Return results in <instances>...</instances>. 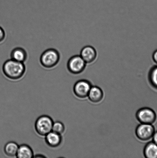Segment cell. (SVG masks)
I'll use <instances>...</instances> for the list:
<instances>
[{"instance_id": "obj_1", "label": "cell", "mask_w": 157, "mask_h": 158, "mask_svg": "<svg viewBox=\"0 0 157 158\" xmlns=\"http://www.w3.org/2000/svg\"><path fill=\"white\" fill-rule=\"evenodd\" d=\"M26 68L23 63L10 59L5 62L2 66L3 74L10 80H16L21 78L25 75Z\"/></svg>"}, {"instance_id": "obj_2", "label": "cell", "mask_w": 157, "mask_h": 158, "mask_svg": "<svg viewBox=\"0 0 157 158\" xmlns=\"http://www.w3.org/2000/svg\"><path fill=\"white\" fill-rule=\"evenodd\" d=\"M59 52L56 49L50 48L44 51L40 58V61L43 67L47 69L55 68L59 63Z\"/></svg>"}, {"instance_id": "obj_3", "label": "cell", "mask_w": 157, "mask_h": 158, "mask_svg": "<svg viewBox=\"0 0 157 158\" xmlns=\"http://www.w3.org/2000/svg\"><path fill=\"white\" fill-rule=\"evenodd\" d=\"M53 122L49 116L43 115L40 116L35 122V131L38 135L45 136L52 131Z\"/></svg>"}, {"instance_id": "obj_4", "label": "cell", "mask_w": 157, "mask_h": 158, "mask_svg": "<svg viewBox=\"0 0 157 158\" xmlns=\"http://www.w3.org/2000/svg\"><path fill=\"white\" fill-rule=\"evenodd\" d=\"M87 63L80 55L73 56L69 59L67 63L68 70L73 75L81 73L85 69Z\"/></svg>"}, {"instance_id": "obj_5", "label": "cell", "mask_w": 157, "mask_h": 158, "mask_svg": "<svg viewBox=\"0 0 157 158\" xmlns=\"http://www.w3.org/2000/svg\"><path fill=\"white\" fill-rule=\"evenodd\" d=\"M136 117L141 123L153 124L156 121V113L151 108H143L139 109L136 113Z\"/></svg>"}, {"instance_id": "obj_6", "label": "cell", "mask_w": 157, "mask_h": 158, "mask_svg": "<svg viewBox=\"0 0 157 158\" xmlns=\"http://www.w3.org/2000/svg\"><path fill=\"white\" fill-rule=\"evenodd\" d=\"M155 132L154 127L150 124L141 123L137 127L136 134L138 139L141 140H148L153 137Z\"/></svg>"}, {"instance_id": "obj_7", "label": "cell", "mask_w": 157, "mask_h": 158, "mask_svg": "<svg viewBox=\"0 0 157 158\" xmlns=\"http://www.w3.org/2000/svg\"><path fill=\"white\" fill-rule=\"evenodd\" d=\"M91 85L90 82L85 80L78 81L73 87V92L79 98H84L88 96Z\"/></svg>"}, {"instance_id": "obj_8", "label": "cell", "mask_w": 157, "mask_h": 158, "mask_svg": "<svg viewBox=\"0 0 157 158\" xmlns=\"http://www.w3.org/2000/svg\"><path fill=\"white\" fill-rule=\"evenodd\" d=\"M79 55L87 64H90L95 61L97 56V52L94 48L87 46L81 49Z\"/></svg>"}, {"instance_id": "obj_9", "label": "cell", "mask_w": 157, "mask_h": 158, "mask_svg": "<svg viewBox=\"0 0 157 158\" xmlns=\"http://www.w3.org/2000/svg\"><path fill=\"white\" fill-rule=\"evenodd\" d=\"M62 138L61 135L51 131L45 136L46 143L52 148H57L61 144Z\"/></svg>"}, {"instance_id": "obj_10", "label": "cell", "mask_w": 157, "mask_h": 158, "mask_svg": "<svg viewBox=\"0 0 157 158\" xmlns=\"http://www.w3.org/2000/svg\"><path fill=\"white\" fill-rule=\"evenodd\" d=\"M10 58L15 61L24 63L27 59V54L26 51L23 48L17 47L12 50Z\"/></svg>"}, {"instance_id": "obj_11", "label": "cell", "mask_w": 157, "mask_h": 158, "mask_svg": "<svg viewBox=\"0 0 157 158\" xmlns=\"http://www.w3.org/2000/svg\"><path fill=\"white\" fill-rule=\"evenodd\" d=\"M88 97L92 102L98 103L102 100L104 97V93L100 88L97 86H93L91 88Z\"/></svg>"}, {"instance_id": "obj_12", "label": "cell", "mask_w": 157, "mask_h": 158, "mask_svg": "<svg viewBox=\"0 0 157 158\" xmlns=\"http://www.w3.org/2000/svg\"><path fill=\"white\" fill-rule=\"evenodd\" d=\"M33 156V150L29 145L23 144L18 147L16 156L17 158H32Z\"/></svg>"}, {"instance_id": "obj_13", "label": "cell", "mask_w": 157, "mask_h": 158, "mask_svg": "<svg viewBox=\"0 0 157 158\" xmlns=\"http://www.w3.org/2000/svg\"><path fill=\"white\" fill-rule=\"evenodd\" d=\"M144 156L147 158H157V145L153 142L147 143L144 150Z\"/></svg>"}, {"instance_id": "obj_14", "label": "cell", "mask_w": 157, "mask_h": 158, "mask_svg": "<svg viewBox=\"0 0 157 158\" xmlns=\"http://www.w3.org/2000/svg\"><path fill=\"white\" fill-rule=\"evenodd\" d=\"M19 145L16 142H10L5 145L4 151L6 155L13 157L16 156Z\"/></svg>"}, {"instance_id": "obj_15", "label": "cell", "mask_w": 157, "mask_h": 158, "mask_svg": "<svg viewBox=\"0 0 157 158\" xmlns=\"http://www.w3.org/2000/svg\"><path fill=\"white\" fill-rule=\"evenodd\" d=\"M149 79L152 86L157 88V65L151 69L149 73Z\"/></svg>"}, {"instance_id": "obj_16", "label": "cell", "mask_w": 157, "mask_h": 158, "mask_svg": "<svg viewBox=\"0 0 157 158\" xmlns=\"http://www.w3.org/2000/svg\"><path fill=\"white\" fill-rule=\"evenodd\" d=\"M65 131V127L62 122L60 121L53 122L52 131L61 135L64 133Z\"/></svg>"}, {"instance_id": "obj_17", "label": "cell", "mask_w": 157, "mask_h": 158, "mask_svg": "<svg viewBox=\"0 0 157 158\" xmlns=\"http://www.w3.org/2000/svg\"><path fill=\"white\" fill-rule=\"evenodd\" d=\"M5 36V32L4 29L0 26V44L4 41Z\"/></svg>"}, {"instance_id": "obj_18", "label": "cell", "mask_w": 157, "mask_h": 158, "mask_svg": "<svg viewBox=\"0 0 157 158\" xmlns=\"http://www.w3.org/2000/svg\"><path fill=\"white\" fill-rule=\"evenodd\" d=\"M152 58H153L154 61L157 65V49L154 52L153 56H152Z\"/></svg>"}, {"instance_id": "obj_19", "label": "cell", "mask_w": 157, "mask_h": 158, "mask_svg": "<svg viewBox=\"0 0 157 158\" xmlns=\"http://www.w3.org/2000/svg\"><path fill=\"white\" fill-rule=\"evenodd\" d=\"M153 142L157 145V131H155L153 137Z\"/></svg>"}, {"instance_id": "obj_20", "label": "cell", "mask_w": 157, "mask_h": 158, "mask_svg": "<svg viewBox=\"0 0 157 158\" xmlns=\"http://www.w3.org/2000/svg\"><path fill=\"white\" fill-rule=\"evenodd\" d=\"M33 157H45L42 155H36V156H34Z\"/></svg>"}]
</instances>
